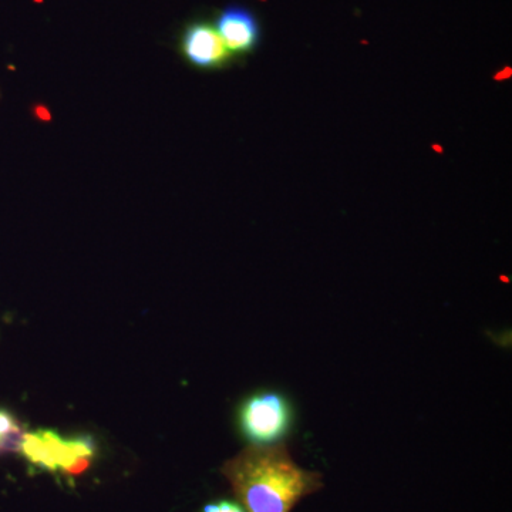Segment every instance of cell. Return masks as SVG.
<instances>
[{"instance_id": "7", "label": "cell", "mask_w": 512, "mask_h": 512, "mask_svg": "<svg viewBox=\"0 0 512 512\" xmlns=\"http://www.w3.org/2000/svg\"><path fill=\"white\" fill-rule=\"evenodd\" d=\"M204 512H247L241 504L232 503V501H218V503L208 504Z\"/></svg>"}, {"instance_id": "1", "label": "cell", "mask_w": 512, "mask_h": 512, "mask_svg": "<svg viewBox=\"0 0 512 512\" xmlns=\"http://www.w3.org/2000/svg\"><path fill=\"white\" fill-rule=\"evenodd\" d=\"M221 471L247 512H291L323 487L322 474L299 467L284 443L249 444Z\"/></svg>"}, {"instance_id": "2", "label": "cell", "mask_w": 512, "mask_h": 512, "mask_svg": "<svg viewBox=\"0 0 512 512\" xmlns=\"http://www.w3.org/2000/svg\"><path fill=\"white\" fill-rule=\"evenodd\" d=\"M96 450V441L87 434L63 439L56 431L36 430L26 431L19 451L37 470L77 477L92 466Z\"/></svg>"}, {"instance_id": "4", "label": "cell", "mask_w": 512, "mask_h": 512, "mask_svg": "<svg viewBox=\"0 0 512 512\" xmlns=\"http://www.w3.org/2000/svg\"><path fill=\"white\" fill-rule=\"evenodd\" d=\"M178 50L185 63L200 72H220L235 62L214 23L204 19L191 20L184 26Z\"/></svg>"}, {"instance_id": "3", "label": "cell", "mask_w": 512, "mask_h": 512, "mask_svg": "<svg viewBox=\"0 0 512 512\" xmlns=\"http://www.w3.org/2000/svg\"><path fill=\"white\" fill-rule=\"evenodd\" d=\"M292 407L282 394H254L242 403L239 427L245 439L255 446L282 443L292 426Z\"/></svg>"}, {"instance_id": "5", "label": "cell", "mask_w": 512, "mask_h": 512, "mask_svg": "<svg viewBox=\"0 0 512 512\" xmlns=\"http://www.w3.org/2000/svg\"><path fill=\"white\" fill-rule=\"evenodd\" d=\"M212 23L235 59L252 55L261 43L259 20L255 13L245 6L228 5L218 12Z\"/></svg>"}, {"instance_id": "6", "label": "cell", "mask_w": 512, "mask_h": 512, "mask_svg": "<svg viewBox=\"0 0 512 512\" xmlns=\"http://www.w3.org/2000/svg\"><path fill=\"white\" fill-rule=\"evenodd\" d=\"M25 434L22 421L10 410L0 407V456L19 451Z\"/></svg>"}]
</instances>
